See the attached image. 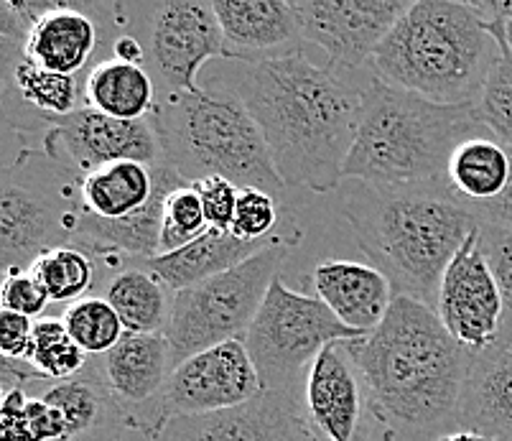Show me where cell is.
Returning <instances> with one entry per match:
<instances>
[{"label":"cell","instance_id":"25","mask_svg":"<svg viewBox=\"0 0 512 441\" xmlns=\"http://www.w3.org/2000/svg\"><path fill=\"white\" fill-rule=\"evenodd\" d=\"M512 176L510 148L492 136H477L456 148L446 171V187L469 210L495 202Z\"/></svg>","mask_w":512,"mask_h":441},{"label":"cell","instance_id":"35","mask_svg":"<svg viewBox=\"0 0 512 441\" xmlns=\"http://www.w3.org/2000/svg\"><path fill=\"white\" fill-rule=\"evenodd\" d=\"M202 197L204 215H207L209 227L214 230H230L235 222L237 212V199H240V187L232 181L222 179V176H212L194 184Z\"/></svg>","mask_w":512,"mask_h":441},{"label":"cell","instance_id":"13","mask_svg":"<svg viewBox=\"0 0 512 441\" xmlns=\"http://www.w3.org/2000/svg\"><path fill=\"white\" fill-rule=\"evenodd\" d=\"M90 368L123 413L125 426L153 439L158 434V403L174 373L166 334L125 332L107 355L90 357Z\"/></svg>","mask_w":512,"mask_h":441},{"label":"cell","instance_id":"18","mask_svg":"<svg viewBox=\"0 0 512 441\" xmlns=\"http://www.w3.org/2000/svg\"><path fill=\"white\" fill-rule=\"evenodd\" d=\"M230 59H260L299 54L304 41L293 0H212Z\"/></svg>","mask_w":512,"mask_h":441},{"label":"cell","instance_id":"21","mask_svg":"<svg viewBox=\"0 0 512 441\" xmlns=\"http://www.w3.org/2000/svg\"><path fill=\"white\" fill-rule=\"evenodd\" d=\"M459 429L512 441V342H497L472 357Z\"/></svg>","mask_w":512,"mask_h":441},{"label":"cell","instance_id":"1","mask_svg":"<svg viewBox=\"0 0 512 441\" xmlns=\"http://www.w3.org/2000/svg\"><path fill=\"white\" fill-rule=\"evenodd\" d=\"M347 350L385 441H436L459 429L474 352L451 337L434 309L395 296L383 324Z\"/></svg>","mask_w":512,"mask_h":441},{"label":"cell","instance_id":"14","mask_svg":"<svg viewBox=\"0 0 512 441\" xmlns=\"http://www.w3.org/2000/svg\"><path fill=\"white\" fill-rule=\"evenodd\" d=\"M408 6L406 0H293L304 41L327 51L337 67L372 62Z\"/></svg>","mask_w":512,"mask_h":441},{"label":"cell","instance_id":"2","mask_svg":"<svg viewBox=\"0 0 512 441\" xmlns=\"http://www.w3.org/2000/svg\"><path fill=\"white\" fill-rule=\"evenodd\" d=\"M237 97L286 187L319 194L339 187L360 128L362 92L344 85L334 67H316L301 54L260 59L248 64Z\"/></svg>","mask_w":512,"mask_h":441},{"label":"cell","instance_id":"39","mask_svg":"<svg viewBox=\"0 0 512 441\" xmlns=\"http://www.w3.org/2000/svg\"><path fill=\"white\" fill-rule=\"evenodd\" d=\"M487 26H490V34L495 36V41L500 44V49H507L512 54V21L487 23Z\"/></svg>","mask_w":512,"mask_h":441},{"label":"cell","instance_id":"30","mask_svg":"<svg viewBox=\"0 0 512 441\" xmlns=\"http://www.w3.org/2000/svg\"><path fill=\"white\" fill-rule=\"evenodd\" d=\"M209 230L204 204L197 187L184 181L166 197L164 225H161V255L186 248Z\"/></svg>","mask_w":512,"mask_h":441},{"label":"cell","instance_id":"11","mask_svg":"<svg viewBox=\"0 0 512 441\" xmlns=\"http://www.w3.org/2000/svg\"><path fill=\"white\" fill-rule=\"evenodd\" d=\"M260 393L263 383L245 342H222L176 365L158 403V431L179 416L245 406Z\"/></svg>","mask_w":512,"mask_h":441},{"label":"cell","instance_id":"31","mask_svg":"<svg viewBox=\"0 0 512 441\" xmlns=\"http://www.w3.org/2000/svg\"><path fill=\"white\" fill-rule=\"evenodd\" d=\"M477 113L490 136L512 148V54L507 49H500V59L484 82Z\"/></svg>","mask_w":512,"mask_h":441},{"label":"cell","instance_id":"36","mask_svg":"<svg viewBox=\"0 0 512 441\" xmlns=\"http://www.w3.org/2000/svg\"><path fill=\"white\" fill-rule=\"evenodd\" d=\"M34 327L36 322L13 311L0 314V352L3 360L26 362L29 360L31 345H34Z\"/></svg>","mask_w":512,"mask_h":441},{"label":"cell","instance_id":"24","mask_svg":"<svg viewBox=\"0 0 512 441\" xmlns=\"http://www.w3.org/2000/svg\"><path fill=\"white\" fill-rule=\"evenodd\" d=\"M156 80L146 64L97 62L85 74V105L118 120H146L156 108Z\"/></svg>","mask_w":512,"mask_h":441},{"label":"cell","instance_id":"28","mask_svg":"<svg viewBox=\"0 0 512 441\" xmlns=\"http://www.w3.org/2000/svg\"><path fill=\"white\" fill-rule=\"evenodd\" d=\"M26 362L39 380H69L85 373L90 355L72 340L62 319H39Z\"/></svg>","mask_w":512,"mask_h":441},{"label":"cell","instance_id":"19","mask_svg":"<svg viewBox=\"0 0 512 441\" xmlns=\"http://www.w3.org/2000/svg\"><path fill=\"white\" fill-rule=\"evenodd\" d=\"M105 8L95 3H54L34 23L23 44V57L46 72L79 77L90 67L100 46V16Z\"/></svg>","mask_w":512,"mask_h":441},{"label":"cell","instance_id":"38","mask_svg":"<svg viewBox=\"0 0 512 441\" xmlns=\"http://www.w3.org/2000/svg\"><path fill=\"white\" fill-rule=\"evenodd\" d=\"M113 54H115V59H120V62H128V64L146 62V46H143L136 36H130V34L115 36Z\"/></svg>","mask_w":512,"mask_h":441},{"label":"cell","instance_id":"27","mask_svg":"<svg viewBox=\"0 0 512 441\" xmlns=\"http://www.w3.org/2000/svg\"><path fill=\"white\" fill-rule=\"evenodd\" d=\"M97 266L100 263L85 250L64 245L44 253L34 266L29 268L36 281L44 286L51 304H77L87 299L97 281Z\"/></svg>","mask_w":512,"mask_h":441},{"label":"cell","instance_id":"12","mask_svg":"<svg viewBox=\"0 0 512 441\" xmlns=\"http://www.w3.org/2000/svg\"><path fill=\"white\" fill-rule=\"evenodd\" d=\"M39 148L79 179L118 161L166 164L151 118L118 120L92 108L51 120V128L44 133Z\"/></svg>","mask_w":512,"mask_h":441},{"label":"cell","instance_id":"40","mask_svg":"<svg viewBox=\"0 0 512 441\" xmlns=\"http://www.w3.org/2000/svg\"><path fill=\"white\" fill-rule=\"evenodd\" d=\"M436 441H495V439H490V436H482V434H474V431H467V429H454V431H449V434L439 436Z\"/></svg>","mask_w":512,"mask_h":441},{"label":"cell","instance_id":"15","mask_svg":"<svg viewBox=\"0 0 512 441\" xmlns=\"http://www.w3.org/2000/svg\"><path fill=\"white\" fill-rule=\"evenodd\" d=\"M436 314L451 337L474 355L500 342L505 306L495 276L479 248V225L441 278Z\"/></svg>","mask_w":512,"mask_h":441},{"label":"cell","instance_id":"5","mask_svg":"<svg viewBox=\"0 0 512 441\" xmlns=\"http://www.w3.org/2000/svg\"><path fill=\"white\" fill-rule=\"evenodd\" d=\"M500 44L472 3L416 0L377 46V80L439 105H477Z\"/></svg>","mask_w":512,"mask_h":441},{"label":"cell","instance_id":"17","mask_svg":"<svg viewBox=\"0 0 512 441\" xmlns=\"http://www.w3.org/2000/svg\"><path fill=\"white\" fill-rule=\"evenodd\" d=\"M304 413L319 441H367V391L347 342L324 347L304 378Z\"/></svg>","mask_w":512,"mask_h":441},{"label":"cell","instance_id":"32","mask_svg":"<svg viewBox=\"0 0 512 441\" xmlns=\"http://www.w3.org/2000/svg\"><path fill=\"white\" fill-rule=\"evenodd\" d=\"M479 248L495 276L505 306L500 342H512V230L492 222H479Z\"/></svg>","mask_w":512,"mask_h":441},{"label":"cell","instance_id":"34","mask_svg":"<svg viewBox=\"0 0 512 441\" xmlns=\"http://www.w3.org/2000/svg\"><path fill=\"white\" fill-rule=\"evenodd\" d=\"M0 304H3V311H13V314H21V317L36 319L44 314L51 301L46 296L44 286L36 281L34 273L11 271L3 278Z\"/></svg>","mask_w":512,"mask_h":441},{"label":"cell","instance_id":"16","mask_svg":"<svg viewBox=\"0 0 512 441\" xmlns=\"http://www.w3.org/2000/svg\"><path fill=\"white\" fill-rule=\"evenodd\" d=\"M151 441H319L296 393L263 391L230 411L171 419Z\"/></svg>","mask_w":512,"mask_h":441},{"label":"cell","instance_id":"9","mask_svg":"<svg viewBox=\"0 0 512 441\" xmlns=\"http://www.w3.org/2000/svg\"><path fill=\"white\" fill-rule=\"evenodd\" d=\"M362 337L367 334L339 322L319 296L288 289L278 276L242 342L258 368L263 391L296 393L304 368L314 365L324 347Z\"/></svg>","mask_w":512,"mask_h":441},{"label":"cell","instance_id":"20","mask_svg":"<svg viewBox=\"0 0 512 441\" xmlns=\"http://www.w3.org/2000/svg\"><path fill=\"white\" fill-rule=\"evenodd\" d=\"M316 296L349 329L372 334L388 317L393 283L380 268L355 261H324L311 273Z\"/></svg>","mask_w":512,"mask_h":441},{"label":"cell","instance_id":"37","mask_svg":"<svg viewBox=\"0 0 512 441\" xmlns=\"http://www.w3.org/2000/svg\"><path fill=\"white\" fill-rule=\"evenodd\" d=\"M510 159H512V148H510ZM472 212L479 222H492V225H502V227H510L512 230V176H510V184H507V189L495 199V202L484 204V207H477V210H472Z\"/></svg>","mask_w":512,"mask_h":441},{"label":"cell","instance_id":"10","mask_svg":"<svg viewBox=\"0 0 512 441\" xmlns=\"http://www.w3.org/2000/svg\"><path fill=\"white\" fill-rule=\"evenodd\" d=\"M230 59L225 36L207 0H164L153 6L146 62L166 95L199 92L197 74L209 59Z\"/></svg>","mask_w":512,"mask_h":441},{"label":"cell","instance_id":"7","mask_svg":"<svg viewBox=\"0 0 512 441\" xmlns=\"http://www.w3.org/2000/svg\"><path fill=\"white\" fill-rule=\"evenodd\" d=\"M301 232H283L281 238L250 261L209 281L176 291L171 301V317L166 324V340L171 345L174 368L199 352L230 340H245L253 327L271 283L281 276V266L299 245Z\"/></svg>","mask_w":512,"mask_h":441},{"label":"cell","instance_id":"6","mask_svg":"<svg viewBox=\"0 0 512 441\" xmlns=\"http://www.w3.org/2000/svg\"><path fill=\"white\" fill-rule=\"evenodd\" d=\"M151 123L164 161L189 184L222 176L240 189H263L273 197L286 189L240 97L207 90L164 95Z\"/></svg>","mask_w":512,"mask_h":441},{"label":"cell","instance_id":"26","mask_svg":"<svg viewBox=\"0 0 512 441\" xmlns=\"http://www.w3.org/2000/svg\"><path fill=\"white\" fill-rule=\"evenodd\" d=\"M105 301L118 311L125 332L164 334L174 294L148 268H123L105 283Z\"/></svg>","mask_w":512,"mask_h":441},{"label":"cell","instance_id":"4","mask_svg":"<svg viewBox=\"0 0 512 441\" xmlns=\"http://www.w3.org/2000/svg\"><path fill=\"white\" fill-rule=\"evenodd\" d=\"M490 136L477 105H439L372 80L362 90V115L344 179L377 189L444 184L449 161L464 141Z\"/></svg>","mask_w":512,"mask_h":441},{"label":"cell","instance_id":"8","mask_svg":"<svg viewBox=\"0 0 512 441\" xmlns=\"http://www.w3.org/2000/svg\"><path fill=\"white\" fill-rule=\"evenodd\" d=\"M79 217V176L41 148H21L3 169L0 253L3 271H29L41 255L72 245Z\"/></svg>","mask_w":512,"mask_h":441},{"label":"cell","instance_id":"23","mask_svg":"<svg viewBox=\"0 0 512 441\" xmlns=\"http://www.w3.org/2000/svg\"><path fill=\"white\" fill-rule=\"evenodd\" d=\"M158 166L118 161L90 171L79 179V210L105 222L136 215L156 194Z\"/></svg>","mask_w":512,"mask_h":441},{"label":"cell","instance_id":"29","mask_svg":"<svg viewBox=\"0 0 512 441\" xmlns=\"http://www.w3.org/2000/svg\"><path fill=\"white\" fill-rule=\"evenodd\" d=\"M62 322L72 334V340L90 357L107 355L125 337L118 311L107 304L105 296H87L67 306Z\"/></svg>","mask_w":512,"mask_h":441},{"label":"cell","instance_id":"33","mask_svg":"<svg viewBox=\"0 0 512 441\" xmlns=\"http://www.w3.org/2000/svg\"><path fill=\"white\" fill-rule=\"evenodd\" d=\"M278 204L276 197L263 189H240V199H237L235 222H232L230 232L250 243H260V240L273 238V230L278 225Z\"/></svg>","mask_w":512,"mask_h":441},{"label":"cell","instance_id":"3","mask_svg":"<svg viewBox=\"0 0 512 441\" xmlns=\"http://www.w3.org/2000/svg\"><path fill=\"white\" fill-rule=\"evenodd\" d=\"M360 250L388 276L395 296L436 311L441 278L479 220L446 184L377 189L355 184L342 199Z\"/></svg>","mask_w":512,"mask_h":441},{"label":"cell","instance_id":"22","mask_svg":"<svg viewBox=\"0 0 512 441\" xmlns=\"http://www.w3.org/2000/svg\"><path fill=\"white\" fill-rule=\"evenodd\" d=\"M278 238L281 235H273V238L260 240V243H250V240L232 235L230 230L209 227L202 238H197L186 248L148 258V261H141V266L148 268L171 294H176V291H184L189 286H197V283L220 276V273L232 271L240 263L250 261L260 250L276 243Z\"/></svg>","mask_w":512,"mask_h":441}]
</instances>
